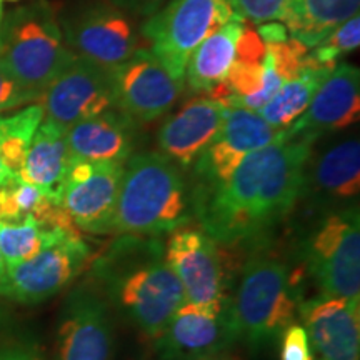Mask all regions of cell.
Instances as JSON below:
<instances>
[{
    "label": "cell",
    "mask_w": 360,
    "mask_h": 360,
    "mask_svg": "<svg viewBox=\"0 0 360 360\" xmlns=\"http://www.w3.org/2000/svg\"><path fill=\"white\" fill-rule=\"evenodd\" d=\"M281 360H314L305 328L290 323L281 334Z\"/></svg>",
    "instance_id": "cell-33"
},
{
    "label": "cell",
    "mask_w": 360,
    "mask_h": 360,
    "mask_svg": "<svg viewBox=\"0 0 360 360\" xmlns=\"http://www.w3.org/2000/svg\"><path fill=\"white\" fill-rule=\"evenodd\" d=\"M90 260V247L80 232L69 233L34 259L7 269L0 277V295L19 304L44 302L69 287Z\"/></svg>",
    "instance_id": "cell-10"
},
{
    "label": "cell",
    "mask_w": 360,
    "mask_h": 360,
    "mask_svg": "<svg viewBox=\"0 0 360 360\" xmlns=\"http://www.w3.org/2000/svg\"><path fill=\"white\" fill-rule=\"evenodd\" d=\"M314 143L283 130L276 142L247 155L222 186L191 195L193 217L222 245L260 242L302 195Z\"/></svg>",
    "instance_id": "cell-1"
},
{
    "label": "cell",
    "mask_w": 360,
    "mask_h": 360,
    "mask_svg": "<svg viewBox=\"0 0 360 360\" xmlns=\"http://www.w3.org/2000/svg\"><path fill=\"white\" fill-rule=\"evenodd\" d=\"M236 15L254 24L282 22L287 0H229Z\"/></svg>",
    "instance_id": "cell-31"
},
{
    "label": "cell",
    "mask_w": 360,
    "mask_h": 360,
    "mask_svg": "<svg viewBox=\"0 0 360 360\" xmlns=\"http://www.w3.org/2000/svg\"><path fill=\"white\" fill-rule=\"evenodd\" d=\"M74 58L56 13L45 0H35L4 15L0 64L37 94L39 101Z\"/></svg>",
    "instance_id": "cell-5"
},
{
    "label": "cell",
    "mask_w": 360,
    "mask_h": 360,
    "mask_svg": "<svg viewBox=\"0 0 360 360\" xmlns=\"http://www.w3.org/2000/svg\"><path fill=\"white\" fill-rule=\"evenodd\" d=\"M87 282L110 310L154 342L186 300L179 278L165 260V244L155 236H119L90 260Z\"/></svg>",
    "instance_id": "cell-2"
},
{
    "label": "cell",
    "mask_w": 360,
    "mask_h": 360,
    "mask_svg": "<svg viewBox=\"0 0 360 360\" xmlns=\"http://www.w3.org/2000/svg\"><path fill=\"white\" fill-rule=\"evenodd\" d=\"M109 80L114 107L137 124L154 122L167 114L184 90V82L174 79L146 47L110 69Z\"/></svg>",
    "instance_id": "cell-12"
},
{
    "label": "cell",
    "mask_w": 360,
    "mask_h": 360,
    "mask_svg": "<svg viewBox=\"0 0 360 360\" xmlns=\"http://www.w3.org/2000/svg\"><path fill=\"white\" fill-rule=\"evenodd\" d=\"M79 229H62L27 217L20 222H0V252L6 270L34 259Z\"/></svg>",
    "instance_id": "cell-27"
},
{
    "label": "cell",
    "mask_w": 360,
    "mask_h": 360,
    "mask_svg": "<svg viewBox=\"0 0 360 360\" xmlns=\"http://www.w3.org/2000/svg\"><path fill=\"white\" fill-rule=\"evenodd\" d=\"M192 197L180 167L160 152L130 155L110 233L164 237L192 224Z\"/></svg>",
    "instance_id": "cell-3"
},
{
    "label": "cell",
    "mask_w": 360,
    "mask_h": 360,
    "mask_svg": "<svg viewBox=\"0 0 360 360\" xmlns=\"http://www.w3.org/2000/svg\"><path fill=\"white\" fill-rule=\"evenodd\" d=\"M139 124L119 109H109L67 129L72 160L125 164L137 146Z\"/></svg>",
    "instance_id": "cell-20"
},
{
    "label": "cell",
    "mask_w": 360,
    "mask_h": 360,
    "mask_svg": "<svg viewBox=\"0 0 360 360\" xmlns=\"http://www.w3.org/2000/svg\"><path fill=\"white\" fill-rule=\"evenodd\" d=\"M290 267L269 252L252 254L229 305V323L236 342L252 350L276 340L299 312Z\"/></svg>",
    "instance_id": "cell-4"
},
{
    "label": "cell",
    "mask_w": 360,
    "mask_h": 360,
    "mask_svg": "<svg viewBox=\"0 0 360 360\" xmlns=\"http://www.w3.org/2000/svg\"><path fill=\"white\" fill-rule=\"evenodd\" d=\"M44 120L40 103L27 105L15 114L0 115V186L19 177L34 134Z\"/></svg>",
    "instance_id": "cell-28"
},
{
    "label": "cell",
    "mask_w": 360,
    "mask_h": 360,
    "mask_svg": "<svg viewBox=\"0 0 360 360\" xmlns=\"http://www.w3.org/2000/svg\"><path fill=\"white\" fill-rule=\"evenodd\" d=\"M360 45V15L355 13L327 34L315 47L310 49V57L319 67L335 69L339 60L347 53L357 51Z\"/></svg>",
    "instance_id": "cell-30"
},
{
    "label": "cell",
    "mask_w": 360,
    "mask_h": 360,
    "mask_svg": "<svg viewBox=\"0 0 360 360\" xmlns=\"http://www.w3.org/2000/svg\"><path fill=\"white\" fill-rule=\"evenodd\" d=\"M281 135V130L270 127L259 112L227 107L219 132L193 164L197 184L191 195L222 186L247 155L270 146Z\"/></svg>",
    "instance_id": "cell-11"
},
{
    "label": "cell",
    "mask_w": 360,
    "mask_h": 360,
    "mask_svg": "<svg viewBox=\"0 0 360 360\" xmlns=\"http://www.w3.org/2000/svg\"><path fill=\"white\" fill-rule=\"evenodd\" d=\"M27 217L62 229H77L58 202L19 177L0 186V222H20Z\"/></svg>",
    "instance_id": "cell-25"
},
{
    "label": "cell",
    "mask_w": 360,
    "mask_h": 360,
    "mask_svg": "<svg viewBox=\"0 0 360 360\" xmlns=\"http://www.w3.org/2000/svg\"><path fill=\"white\" fill-rule=\"evenodd\" d=\"M199 360H240L236 355L229 354V352H220V354H214V355H209V357H202Z\"/></svg>",
    "instance_id": "cell-36"
},
{
    "label": "cell",
    "mask_w": 360,
    "mask_h": 360,
    "mask_svg": "<svg viewBox=\"0 0 360 360\" xmlns=\"http://www.w3.org/2000/svg\"><path fill=\"white\" fill-rule=\"evenodd\" d=\"M67 45L75 57L110 70L139 49L134 17L114 4H89L58 22Z\"/></svg>",
    "instance_id": "cell-9"
},
{
    "label": "cell",
    "mask_w": 360,
    "mask_h": 360,
    "mask_svg": "<svg viewBox=\"0 0 360 360\" xmlns=\"http://www.w3.org/2000/svg\"><path fill=\"white\" fill-rule=\"evenodd\" d=\"M125 164L72 160L60 205L79 231L105 236L112 231Z\"/></svg>",
    "instance_id": "cell-13"
},
{
    "label": "cell",
    "mask_w": 360,
    "mask_h": 360,
    "mask_svg": "<svg viewBox=\"0 0 360 360\" xmlns=\"http://www.w3.org/2000/svg\"><path fill=\"white\" fill-rule=\"evenodd\" d=\"M245 22L240 17H233L193 51L184 75L191 92L207 96L214 87L224 82L236 60L237 42Z\"/></svg>",
    "instance_id": "cell-23"
},
{
    "label": "cell",
    "mask_w": 360,
    "mask_h": 360,
    "mask_svg": "<svg viewBox=\"0 0 360 360\" xmlns=\"http://www.w3.org/2000/svg\"><path fill=\"white\" fill-rule=\"evenodd\" d=\"M332 70L326 67H305L281 85L276 96L259 110L260 117L270 127L281 132L287 130L307 110L315 92Z\"/></svg>",
    "instance_id": "cell-26"
},
{
    "label": "cell",
    "mask_w": 360,
    "mask_h": 360,
    "mask_svg": "<svg viewBox=\"0 0 360 360\" xmlns=\"http://www.w3.org/2000/svg\"><path fill=\"white\" fill-rule=\"evenodd\" d=\"M0 360H42V359L25 349H7V350H0Z\"/></svg>",
    "instance_id": "cell-35"
},
{
    "label": "cell",
    "mask_w": 360,
    "mask_h": 360,
    "mask_svg": "<svg viewBox=\"0 0 360 360\" xmlns=\"http://www.w3.org/2000/svg\"><path fill=\"white\" fill-rule=\"evenodd\" d=\"M117 7L129 12L132 17H150L164 6L167 0H110Z\"/></svg>",
    "instance_id": "cell-34"
},
{
    "label": "cell",
    "mask_w": 360,
    "mask_h": 360,
    "mask_svg": "<svg viewBox=\"0 0 360 360\" xmlns=\"http://www.w3.org/2000/svg\"><path fill=\"white\" fill-rule=\"evenodd\" d=\"M360 0H287L282 24L290 37L312 49L335 27L359 13Z\"/></svg>",
    "instance_id": "cell-24"
},
{
    "label": "cell",
    "mask_w": 360,
    "mask_h": 360,
    "mask_svg": "<svg viewBox=\"0 0 360 360\" xmlns=\"http://www.w3.org/2000/svg\"><path fill=\"white\" fill-rule=\"evenodd\" d=\"M44 117L65 130L80 120L115 109L109 70L75 57L39 101Z\"/></svg>",
    "instance_id": "cell-15"
},
{
    "label": "cell",
    "mask_w": 360,
    "mask_h": 360,
    "mask_svg": "<svg viewBox=\"0 0 360 360\" xmlns=\"http://www.w3.org/2000/svg\"><path fill=\"white\" fill-rule=\"evenodd\" d=\"M39 102V96L17 80L6 67L0 64V114L20 105Z\"/></svg>",
    "instance_id": "cell-32"
},
{
    "label": "cell",
    "mask_w": 360,
    "mask_h": 360,
    "mask_svg": "<svg viewBox=\"0 0 360 360\" xmlns=\"http://www.w3.org/2000/svg\"><path fill=\"white\" fill-rule=\"evenodd\" d=\"M112 321L109 304L89 282L72 290L57 328V360H112Z\"/></svg>",
    "instance_id": "cell-14"
},
{
    "label": "cell",
    "mask_w": 360,
    "mask_h": 360,
    "mask_svg": "<svg viewBox=\"0 0 360 360\" xmlns=\"http://www.w3.org/2000/svg\"><path fill=\"white\" fill-rule=\"evenodd\" d=\"M2 19H4V11H2V4H0V25H2Z\"/></svg>",
    "instance_id": "cell-38"
},
{
    "label": "cell",
    "mask_w": 360,
    "mask_h": 360,
    "mask_svg": "<svg viewBox=\"0 0 360 360\" xmlns=\"http://www.w3.org/2000/svg\"><path fill=\"white\" fill-rule=\"evenodd\" d=\"M165 260L179 278L187 302L210 312L231 305L232 259L200 225H182L167 233Z\"/></svg>",
    "instance_id": "cell-7"
},
{
    "label": "cell",
    "mask_w": 360,
    "mask_h": 360,
    "mask_svg": "<svg viewBox=\"0 0 360 360\" xmlns=\"http://www.w3.org/2000/svg\"><path fill=\"white\" fill-rule=\"evenodd\" d=\"M233 17L229 0H169L147 17L141 35L169 74L184 82L193 51Z\"/></svg>",
    "instance_id": "cell-6"
},
{
    "label": "cell",
    "mask_w": 360,
    "mask_h": 360,
    "mask_svg": "<svg viewBox=\"0 0 360 360\" xmlns=\"http://www.w3.org/2000/svg\"><path fill=\"white\" fill-rule=\"evenodd\" d=\"M307 187L327 200L357 199L360 192L359 139L337 143L315 160L310 172L305 169L304 188Z\"/></svg>",
    "instance_id": "cell-22"
},
{
    "label": "cell",
    "mask_w": 360,
    "mask_h": 360,
    "mask_svg": "<svg viewBox=\"0 0 360 360\" xmlns=\"http://www.w3.org/2000/svg\"><path fill=\"white\" fill-rule=\"evenodd\" d=\"M4 272H6V264H4V259H2V252H0V277L4 276Z\"/></svg>",
    "instance_id": "cell-37"
},
{
    "label": "cell",
    "mask_w": 360,
    "mask_h": 360,
    "mask_svg": "<svg viewBox=\"0 0 360 360\" xmlns=\"http://www.w3.org/2000/svg\"><path fill=\"white\" fill-rule=\"evenodd\" d=\"M70 162L67 130L52 120L44 119L27 150L19 179L60 204L62 187Z\"/></svg>",
    "instance_id": "cell-21"
},
{
    "label": "cell",
    "mask_w": 360,
    "mask_h": 360,
    "mask_svg": "<svg viewBox=\"0 0 360 360\" xmlns=\"http://www.w3.org/2000/svg\"><path fill=\"white\" fill-rule=\"evenodd\" d=\"M264 57L265 42L260 39L257 27L245 22L244 30L237 42L236 60L224 80V85L231 92V98L225 102V107L233 98L252 96L262 87L265 70Z\"/></svg>",
    "instance_id": "cell-29"
},
{
    "label": "cell",
    "mask_w": 360,
    "mask_h": 360,
    "mask_svg": "<svg viewBox=\"0 0 360 360\" xmlns=\"http://www.w3.org/2000/svg\"><path fill=\"white\" fill-rule=\"evenodd\" d=\"M0 2H4V0H0ZM7 2H17V0H7Z\"/></svg>",
    "instance_id": "cell-39"
},
{
    "label": "cell",
    "mask_w": 360,
    "mask_h": 360,
    "mask_svg": "<svg viewBox=\"0 0 360 360\" xmlns=\"http://www.w3.org/2000/svg\"><path fill=\"white\" fill-rule=\"evenodd\" d=\"M304 265L319 295L360 297V222L357 209L323 217L302 244Z\"/></svg>",
    "instance_id": "cell-8"
},
{
    "label": "cell",
    "mask_w": 360,
    "mask_h": 360,
    "mask_svg": "<svg viewBox=\"0 0 360 360\" xmlns=\"http://www.w3.org/2000/svg\"><path fill=\"white\" fill-rule=\"evenodd\" d=\"M360 114V70L349 64H339L321 87L307 110L289 129V137H319L355 124Z\"/></svg>",
    "instance_id": "cell-18"
},
{
    "label": "cell",
    "mask_w": 360,
    "mask_h": 360,
    "mask_svg": "<svg viewBox=\"0 0 360 360\" xmlns=\"http://www.w3.org/2000/svg\"><path fill=\"white\" fill-rule=\"evenodd\" d=\"M225 110L224 103L207 96L184 103L160 127L159 152L177 167H192L219 132Z\"/></svg>",
    "instance_id": "cell-19"
},
{
    "label": "cell",
    "mask_w": 360,
    "mask_h": 360,
    "mask_svg": "<svg viewBox=\"0 0 360 360\" xmlns=\"http://www.w3.org/2000/svg\"><path fill=\"white\" fill-rule=\"evenodd\" d=\"M314 360H360V297L317 295L299 312Z\"/></svg>",
    "instance_id": "cell-16"
},
{
    "label": "cell",
    "mask_w": 360,
    "mask_h": 360,
    "mask_svg": "<svg viewBox=\"0 0 360 360\" xmlns=\"http://www.w3.org/2000/svg\"><path fill=\"white\" fill-rule=\"evenodd\" d=\"M236 340L229 323V310L215 314L187 300L175 310L154 340L159 360H199L227 352Z\"/></svg>",
    "instance_id": "cell-17"
}]
</instances>
